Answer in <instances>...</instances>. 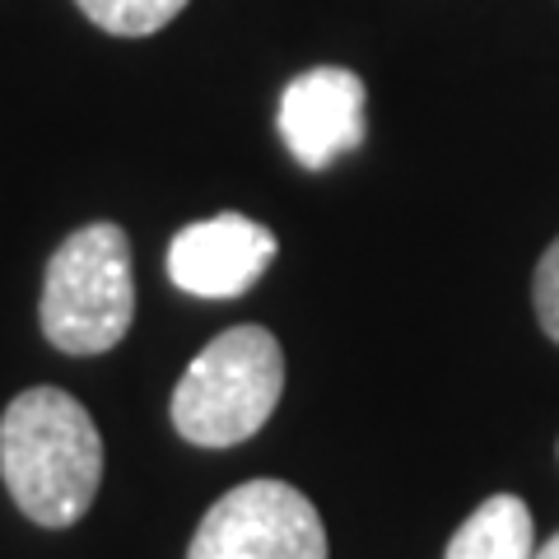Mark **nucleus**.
Returning a JSON list of instances; mask_svg holds the SVG:
<instances>
[{"mask_svg":"<svg viewBox=\"0 0 559 559\" xmlns=\"http://www.w3.org/2000/svg\"><path fill=\"white\" fill-rule=\"evenodd\" d=\"M275 234L238 210L197 219L168 242V280L191 299H238L271 271Z\"/></svg>","mask_w":559,"mask_h":559,"instance_id":"nucleus-6","label":"nucleus"},{"mask_svg":"<svg viewBox=\"0 0 559 559\" xmlns=\"http://www.w3.org/2000/svg\"><path fill=\"white\" fill-rule=\"evenodd\" d=\"M43 336L61 355H108L127 341L135 322V271H131V238L121 224H84L47 261L43 304H38Z\"/></svg>","mask_w":559,"mask_h":559,"instance_id":"nucleus-3","label":"nucleus"},{"mask_svg":"<svg viewBox=\"0 0 559 559\" xmlns=\"http://www.w3.org/2000/svg\"><path fill=\"white\" fill-rule=\"evenodd\" d=\"M285 392V349L266 326H229L173 388V429L197 448H238L266 429Z\"/></svg>","mask_w":559,"mask_h":559,"instance_id":"nucleus-2","label":"nucleus"},{"mask_svg":"<svg viewBox=\"0 0 559 559\" xmlns=\"http://www.w3.org/2000/svg\"><path fill=\"white\" fill-rule=\"evenodd\" d=\"M80 14L112 38H150L187 10V0H75Z\"/></svg>","mask_w":559,"mask_h":559,"instance_id":"nucleus-8","label":"nucleus"},{"mask_svg":"<svg viewBox=\"0 0 559 559\" xmlns=\"http://www.w3.org/2000/svg\"><path fill=\"white\" fill-rule=\"evenodd\" d=\"M532 559H559V532H555V536H550L546 546H540V550H536Z\"/></svg>","mask_w":559,"mask_h":559,"instance_id":"nucleus-10","label":"nucleus"},{"mask_svg":"<svg viewBox=\"0 0 559 559\" xmlns=\"http://www.w3.org/2000/svg\"><path fill=\"white\" fill-rule=\"evenodd\" d=\"M532 304H536V322L540 331L559 345V238L546 248V257L536 261V275H532Z\"/></svg>","mask_w":559,"mask_h":559,"instance_id":"nucleus-9","label":"nucleus"},{"mask_svg":"<svg viewBox=\"0 0 559 559\" xmlns=\"http://www.w3.org/2000/svg\"><path fill=\"white\" fill-rule=\"evenodd\" d=\"M187 559H326V527L304 489L248 480L210 503Z\"/></svg>","mask_w":559,"mask_h":559,"instance_id":"nucleus-4","label":"nucleus"},{"mask_svg":"<svg viewBox=\"0 0 559 559\" xmlns=\"http://www.w3.org/2000/svg\"><path fill=\"white\" fill-rule=\"evenodd\" d=\"M369 90L355 70L345 66H318L304 70L280 94V140L308 173H322L341 154L359 150L369 135Z\"/></svg>","mask_w":559,"mask_h":559,"instance_id":"nucleus-5","label":"nucleus"},{"mask_svg":"<svg viewBox=\"0 0 559 559\" xmlns=\"http://www.w3.org/2000/svg\"><path fill=\"white\" fill-rule=\"evenodd\" d=\"M532 555H536L532 509L518 495H489L443 550V559H532Z\"/></svg>","mask_w":559,"mask_h":559,"instance_id":"nucleus-7","label":"nucleus"},{"mask_svg":"<svg viewBox=\"0 0 559 559\" xmlns=\"http://www.w3.org/2000/svg\"><path fill=\"white\" fill-rule=\"evenodd\" d=\"M0 480L38 527H75L103 485L94 415L61 388H28L0 415Z\"/></svg>","mask_w":559,"mask_h":559,"instance_id":"nucleus-1","label":"nucleus"}]
</instances>
